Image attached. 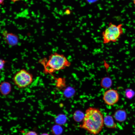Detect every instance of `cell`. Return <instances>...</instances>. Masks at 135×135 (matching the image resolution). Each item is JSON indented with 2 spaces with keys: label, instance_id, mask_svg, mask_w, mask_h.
<instances>
[{
  "label": "cell",
  "instance_id": "cell-1",
  "mask_svg": "<svg viewBox=\"0 0 135 135\" xmlns=\"http://www.w3.org/2000/svg\"><path fill=\"white\" fill-rule=\"evenodd\" d=\"M104 125L103 115L98 108L90 107L85 112L80 127L90 134L96 135L102 130Z\"/></svg>",
  "mask_w": 135,
  "mask_h": 135
},
{
  "label": "cell",
  "instance_id": "cell-2",
  "mask_svg": "<svg viewBox=\"0 0 135 135\" xmlns=\"http://www.w3.org/2000/svg\"><path fill=\"white\" fill-rule=\"evenodd\" d=\"M44 66L46 73H52L70 66L71 63L63 54L57 52L51 54L48 59L44 58L39 61Z\"/></svg>",
  "mask_w": 135,
  "mask_h": 135
},
{
  "label": "cell",
  "instance_id": "cell-3",
  "mask_svg": "<svg viewBox=\"0 0 135 135\" xmlns=\"http://www.w3.org/2000/svg\"><path fill=\"white\" fill-rule=\"evenodd\" d=\"M124 33L122 24H116L110 22L102 33V42L104 44L117 42Z\"/></svg>",
  "mask_w": 135,
  "mask_h": 135
},
{
  "label": "cell",
  "instance_id": "cell-4",
  "mask_svg": "<svg viewBox=\"0 0 135 135\" xmlns=\"http://www.w3.org/2000/svg\"><path fill=\"white\" fill-rule=\"evenodd\" d=\"M13 80L14 84L18 88H23L32 83L33 77L32 74L27 70L22 69L16 73Z\"/></svg>",
  "mask_w": 135,
  "mask_h": 135
},
{
  "label": "cell",
  "instance_id": "cell-5",
  "mask_svg": "<svg viewBox=\"0 0 135 135\" xmlns=\"http://www.w3.org/2000/svg\"><path fill=\"white\" fill-rule=\"evenodd\" d=\"M120 99V95L116 90L111 89L108 90L104 93L103 99L107 105L113 106L116 104Z\"/></svg>",
  "mask_w": 135,
  "mask_h": 135
},
{
  "label": "cell",
  "instance_id": "cell-6",
  "mask_svg": "<svg viewBox=\"0 0 135 135\" xmlns=\"http://www.w3.org/2000/svg\"><path fill=\"white\" fill-rule=\"evenodd\" d=\"M2 35L4 40L9 46H12L18 44V37L15 34L4 30L2 32Z\"/></svg>",
  "mask_w": 135,
  "mask_h": 135
},
{
  "label": "cell",
  "instance_id": "cell-7",
  "mask_svg": "<svg viewBox=\"0 0 135 135\" xmlns=\"http://www.w3.org/2000/svg\"><path fill=\"white\" fill-rule=\"evenodd\" d=\"M11 86L8 82H2L0 86V90L1 94L4 96L8 94L10 92Z\"/></svg>",
  "mask_w": 135,
  "mask_h": 135
},
{
  "label": "cell",
  "instance_id": "cell-8",
  "mask_svg": "<svg viewBox=\"0 0 135 135\" xmlns=\"http://www.w3.org/2000/svg\"><path fill=\"white\" fill-rule=\"evenodd\" d=\"M114 117L118 121L120 122H123L126 118V113L124 110H118L114 113Z\"/></svg>",
  "mask_w": 135,
  "mask_h": 135
},
{
  "label": "cell",
  "instance_id": "cell-9",
  "mask_svg": "<svg viewBox=\"0 0 135 135\" xmlns=\"http://www.w3.org/2000/svg\"><path fill=\"white\" fill-rule=\"evenodd\" d=\"M104 124L107 127L109 128H116V124L112 117L111 116L107 115L104 118Z\"/></svg>",
  "mask_w": 135,
  "mask_h": 135
},
{
  "label": "cell",
  "instance_id": "cell-10",
  "mask_svg": "<svg viewBox=\"0 0 135 135\" xmlns=\"http://www.w3.org/2000/svg\"><path fill=\"white\" fill-rule=\"evenodd\" d=\"M112 80L109 77H106L103 78L101 82V86L105 88H110L112 85Z\"/></svg>",
  "mask_w": 135,
  "mask_h": 135
},
{
  "label": "cell",
  "instance_id": "cell-11",
  "mask_svg": "<svg viewBox=\"0 0 135 135\" xmlns=\"http://www.w3.org/2000/svg\"><path fill=\"white\" fill-rule=\"evenodd\" d=\"M60 128L58 125H55L52 127V131L56 135L59 134L58 133L60 132Z\"/></svg>",
  "mask_w": 135,
  "mask_h": 135
},
{
  "label": "cell",
  "instance_id": "cell-12",
  "mask_svg": "<svg viewBox=\"0 0 135 135\" xmlns=\"http://www.w3.org/2000/svg\"><path fill=\"white\" fill-rule=\"evenodd\" d=\"M134 92L130 90H126V97L128 98H132L134 96Z\"/></svg>",
  "mask_w": 135,
  "mask_h": 135
},
{
  "label": "cell",
  "instance_id": "cell-13",
  "mask_svg": "<svg viewBox=\"0 0 135 135\" xmlns=\"http://www.w3.org/2000/svg\"><path fill=\"white\" fill-rule=\"evenodd\" d=\"M6 61L2 59H0V70L4 68L5 64L6 62Z\"/></svg>",
  "mask_w": 135,
  "mask_h": 135
},
{
  "label": "cell",
  "instance_id": "cell-14",
  "mask_svg": "<svg viewBox=\"0 0 135 135\" xmlns=\"http://www.w3.org/2000/svg\"><path fill=\"white\" fill-rule=\"evenodd\" d=\"M25 135H38L37 133L34 131H30L28 132Z\"/></svg>",
  "mask_w": 135,
  "mask_h": 135
},
{
  "label": "cell",
  "instance_id": "cell-15",
  "mask_svg": "<svg viewBox=\"0 0 135 135\" xmlns=\"http://www.w3.org/2000/svg\"><path fill=\"white\" fill-rule=\"evenodd\" d=\"M98 0H86V1L88 3L92 4L95 3Z\"/></svg>",
  "mask_w": 135,
  "mask_h": 135
},
{
  "label": "cell",
  "instance_id": "cell-16",
  "mask_svg": "<svg viewBox=\"0 0 135 135\" xmlns=\"http://www.w3.org/2000/svg\"><path fill=\"white\" fill-rule=\"evenodd\" d=\"M4 0H0V4L3 5L4 4Z\"/></svg>",
  "mask_w": 135,
  "mask_h": 135
},
{
  "label": "cell",
  "instance_id": "cell-17",
  "mask_svg": "<svg viewBox=\"0 0 135 135\" xmlns=\"http://www.w3.org/2000/svg\"><path fill=\"white\" fill-rule=\"evenodd\" d=\"M40 135H50L48 133H44Z\"/></svg>",
  "mask_w": 135,
  "mask_h": 135
},
{
  "label": "cell",
  "instance_id": "cell-18",
  "mask_svg": "<svg viewBox=\"0 0 135 135\" xmlns=\"http://www.w3.org/2000/svg\"><path fill=\"white\" fill-rule=\"evenodd\" d=\"M11 0V1L13 2H15L21 0Z\"/></svg>",
  "mask_w": 135,
  "mask_h": 135
},
{
  "label": "cell",
  "instance_id": "cell-19",
  "mask_svg": "<svg viewBox=\"0 0 135 135\" xmlns=\"http://www.w3.org/2000/svg\"><path fill=\"white\" fill-rule=\"evenodd\" d=\"M133 2L134 4L135 5V0H133Z\"/></svg>",
  "mask_w": 135,
  "mask_h": 135
},
{
  "label": "cell",
  "instance_id": "cell-20",
  "mask_svg": "<svg viewBox=\"0 0 135 135\" xmlns=\"http://www.w3.org/2000/svg\"><path fill=\"white\" fill-rule=\"evenodd\" d=\"M60 135V134H57V135Z\"/></svg>",
  "mask_w": 135,
  "mask_h": 135
},
{
  "label": "cell",
  "instance_id": "cell-21",
  "mask_svg": "<svg viewBox=\"0 0 135 135\" xmlns=\"http://www.w3.org/2000/svg\"></svg>",
  "mask_w": 135,
  "mask_h": 135
}]
</instances>
